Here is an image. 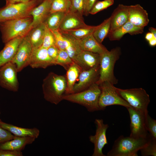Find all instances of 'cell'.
I'll return each instance as SVG.
<instances>
[{"label": "cell", "mask_w": 156, "mask_h": 156, "mask_svg": "<svg viewBox=\"0 0 156 156\" xmlns=\"http://www.w3.org/2000/svg\"><path fill=\"white\" fill-rule=\"evenodd\" d=\"M32 49L29 41L25 37L23 38L11 61L16 66L17 72L29 65Z\"/></svg>", "instance_id": "7c38bea8"}, {"label": "cell", "mask_w": 156, "mask_h": 156, "mask_svg": "<svg viewBox=\"0 0 156 156\" xmlns=\"http://www.w3.org/2000/svg\"><path fill=\"white\" fill-rule=\"evenodd\" d=\"M55 45V41L53 34L46 26L43 43L41 47L47 49L50 47Z\"/></svg>", "instance_id": "e575fe53"}, {"label": "cell", "mask_w": 156, "mask_h": 156, "mask_svg": "<svg viewBox=\"0 0 156 156\" xmlns=\"http://www.w3.org/2000/svg\"><path fill=\"white\" fill-rule=\"evenodd\" d=\"M39 1L38 0H31L25 3L5 5L0 8V23L30 16V12Z\"/></svg>", "instance_id": "52a82bcc"}, {"label": "cell", "mask_w": 156, "mask_h": 156, "mask_svg": "<svg viewBox=\"0 0 156 156\" xmlns=\"http://www.w3.org/2000/svg\"><path fill=\"white\" fill-rule=\"evenodd\" d=\"M145 123L147 131L153 138L156 139V120L147 114L145 115Z\"/></svg>", "instance_id": "8d00e7d4"}, {"label": "cell", "mask_w": 156, "mask_h": 156, "mask_svg": "<svg viewBox=\"0 0 156 156\" xmlns=\"http://www.w3.org/2000/svg\"><path fill=\"white\" fill-rule=\"evenodd\" d=\"M29 65L33 68H46L55 64L48 55L47 49L40 47L33 49Z\"/></svg>", "instance_id": "5bb4252c"}, {"label": "cell", "mask_w": 156, "mask_h": 156, "mask_svg": "<svg viewBox=\"0 0 156 156\" xmlns=\"http://www.w3.org/2000/svg\"><path fill=\"white\" fill-rule=\"evenodd\" d=\"M128 21L135 26L144 28L149 22L148 14L140 4L129 5Z\"/></svg>", "instance_id": "9a60e30c"}, {"label": "cell", "mask_w": 156, "mask_h": 156, "mask_svg": "<svg viewBox=\"0 0 156 156\" xmlns=\"http://www.w3.org/2000/svg\"><path fill=\"white\" fill-rule=\"evenodd\" d=\"M36 139L30 136H15L12 140L0 144V149L21 151L27 145L31 144Z\"/></svg>", "instance_id": "603a6c76"}, {"label": "cell", "mask_w": 156, "mask_h": 156, "mask_svg": "<svg viewBox=\"0 0 156 156\" xmlns=\"http://www.w3.org/2000/svg\"><path fill=\"white\" fill-rule=\"evenodd\" d=\"M74 62L66 50H60L55 64L60 65L67 70Z\"/></svg>", "instance_id": "1f68e13d"}, {"label": "cell", "mask_w": 156, "mask_h": 156, "mask_svg": "<svg viewBox=\"0 0 156 156\" xmlns=\"http://www.w3.org/2000/svg\"><path fill=\"white\" fill-rule=\"evenodd\" d=\"M31 16L4 21L0 23L3 42L5 43L17 38H24L32 29Z\"/></svg>", "instance_id": "3957f363"}, {"label": "cell", "mask_w": 156, "mask_h": 156, "mask_svg": "<svg viewBox=\"0 0 156 156\" xmlns=\"http://www.w3.org/2000/svg\"><path fill=\"white\" fill-rule=\"evenodd\" d=\"M66 87V76L51 72L43 81L42 89L44 98L52 104L57 105L63 100Z\"/></svg>", "instance_id": "6da1fadb"}, {"label": "cell", "mask_w": 156, "mask_h": 156, "mask_svg": "<svg viewBox=\"0 0 156 156\" xmlns=\"http://www.w3.org/2000/svg\"><path fill=\"white\" fill-rule=\"evenodd\" d=\"M40 0H38V1H40Z\"/></svg>", "instance_id": "7dc6e473"}, {"label": "cell", "mask_w": 156, "mask_h": 156, "mask_svg": "<svg viewBox=\"0 0 156 156\" xmlns=\"http://www.w3.org/2000/svg\"><path fill=\"white\" fill-rule=\"evenodd\" d=\"M129 5L119 4L114 10L110 16L109 32L122 26L128 21Z\"/></svg>", "instance_id": "ac0fdd59"}, {"label": "cell", "mask_w": 156, "mask_h": 156, "mask_svg": "<svg viewBox=\"0 0 156 156\" xmlns=\"http://www.w3.org/2000/svg\"><path fill=\"white\" fill-rule=\"evenodd\" d=\"M114 0H104L96 2L90 11L89 14H94L107 9L114 4Z\"/></svg>", "instance_id": "836d02e7"}, {"label": "cell", "mask_w": 156, "mask_h": 156, "mask_svg": "<svg viewBox=\"0 0 156 156\" xmlns=\"http://www.w3.org/2000/svg\"><path fill=\"white\" fill-rule=\"evenodd\" d=\"M153 38H154L153 35L150 32L147 33L145 35V38L148 41H149Z\"/></svg>", "instance_id": "ee69618b"}, {"label": "cell", "mask_w": 156, "mask_h": 156, "mask_svg": "<svg viewBox=\"0 0 156 156\" xmlns=\"http://www.w3.org/2000/svg\"><path fill=\"white\" fill-rule=\"evenodd\" d=\"M100 55L92 52L82 51L75 58L74 61L82 70L99 67Z\"/></svg>", "instance_id": "2e32d148"}, {"label": "cell", "mask_w": 156, "mask_h": 156, "mask_svg": "<svg viewBox=\"0 0 156 156\" xmlns=\"http://www.w3.org/2000/svg\"><path fill=\"white\" fill-rule=\"evenodd\" d=\"M99 85L101 90L99 100L100 110L105 109L108 106L114 105L133 109L119 95L115 87L110 82L105 81Z\"/></svg>", "instance_id": "ba28073f"}, {"label": "cell", "mask_w": 156, "mask_h": 156, "mask_svg": "<svg viewBox=\"0 0 156 156\" xmlns=\"http://www.w3.org/2000/svg\"><path fill=\"white\" fill-rule=\"evenodd\" d=\"M0 126L15 136L19 137L30 136L36 139L38 137L40 131L37 128H26L18 127L3 122L0 119Z\"/></svg>", "instance_id": "cb8c5ba5"}, {"label": "cell", "mask_w": 156, "mask_h": 156, "mask_svg": "<svg viewBox=\"0 0 156 156\" xmlns=\"http://www.w3.org/2000/svg\"><path fill=\"white\" fill-rule=\"evenodd\" d=\"M31 0H5L6 5L19 3H25Z\"/></svg>", "instance_id": "7bdbcfd3"}, {"label": "cell", "mask_w": 156, "mask_h": 156, "mask_svg": "<svg viewBox=\"0 0 156 156\" xmlns=\"http://www.w3.org/2000/svg\"><path fill=\"white\" fill-rule=\"evenodd\" d=\"M51 31L54 36L55 45L60 50H65L64 38L59 29Z\"/></svg>", "instance_id": "74e56055"}, {"label": "cell", "mask_w": 156, "mask_h": 156, "mask_svg": "<svg viewBox=\"0 0 156 156\" xmlns=\"http://www.w3.org/2000/svg\"><path fill=\"white\" fill-rule=\"evenodd\" d=\"M96 0H84V15H87L91 9Z\"/></svg>", "instance_id": "b9f144b4"}, {"label": "cell", "mask_w": 156, "mask_h": 156, "mask_svg": "<svg viewBox=\"0 0 156 156\" xmlns=\"http://www.w3.org/2000/svg\"><path fill=\"white\" fill-rule=\"evenodd\" d=\"M71 6L69 11L81 17L84 15V0H70Z\"/></svg>", "instance_id": "d590c367"}, {"label": "cell", "mask_w": 156, "mask_h": 156, "mask_svg": "<svg viewBox=\"0 0 156 156\" xmlns=\"http://www.w3.org/2000/svg\"><path fill=\"white\" fill-rule=\"evenodd\" d=\"M94 122L96 126L95 134L89 137L90 141L94 144L92 156H105L103 153L102 149L108 144L106 133L109 125L105 124L102 119H96Z\"/></svg>", "instance_id": "8fae6325"}, {"label": "cell", "mask_w": 156, "mask_h": 156, "mask_svg": "<svg viewBox=\"0 0 156 156\" xmlns=\"http://www.w3.org/2000/svg\"><path fill=\"white\" fill-rule=\"evenodd\" d=\"M23 38H15L5 44L4 47L0 51V67L12 61Z\"/></svg>", "instance_id": "d6986e66"}, {"label": "cell", "mask_w": 156, "mask_h": 156, "mask_svg": "<svg viewBox=\"0 0 156 156\" xmlns=\"http://www.w3.org/2000/svg\"><path fill=\"white\" fill-rule=\"evenodd\" d=\"M101 92L99 85L95 83L82 91L64 95L62 99L83 106L92 112L100 110L99 100Z\"/></svg>", "instance_id": "277c9868"}, {"label": "cell", "mask_w": 156, "mask_h": 156, "mask_svg": "<svg viewBox=\"0 0 156 156\" xmlns=\"http://www.w3.org/2000/svg\"><path fill=\"white\" fill-rule=\"evenodd\" d=\"M97 27V26H91L88 25L86 27L66 31H62L70 34L75 39L78 40L82 39L88 35L93 33Z\"/></svg>", "instance_id": "f546056e"}, {"label": "cell", "mask_w": 156, "mask_h": 156, "mask_svg": "<svg viewBox=\"0 0 156 156\" xmlns=\"http://www.w3.org/2000/svg\"><path fill=\"white\" fill-rule=\"evenodd\" d=\"M66 14L62 12L50 14L44 23L47 27L51 31L59 29Z\"/></svg>", "instance_id": "83f0119b"}, {"label": "cell", "mask_w": 156, "mask_h": 156, "mask_svg": "<svg viewBox=\"0 0 156 156\" xmlns=\"http://www.w3.org/2000/svg\"><path fill=\"white\" fill-rule=\"evenodd\" d=\"M46 27L44 22L42 23L32 29L25 37L33 49L41 47Z\"/></svg>", "instance_id": "d4e9b609"}, {"label": "cell", "mask_w": 156, "mask_h": 156, "mask_svg": "<svg viewBox=\"0 0 156 156\" xmlns=\"http://www.w3.org/2000/svg\"><path fill=\"white\" fill-rule=\"evenodd\" d=\"M77 40L82 51H90L100 55L108 50L104 46L95 39L92 33Z\"/></svg>", "instance_id": "7402d4cb"}, {"label": "cell", "mask_w": 156, "mask_h": 156, "mask_svg": "<svg viewBox=\"0 0 156 156\" xmlns=\"http://www.w3.org/2000/svg\"><path fill=\"white\" fill-rule=\"evenodd\" d=\"M70 6V0H53L50 14L57 12L66 13L69 11Z\"/></svg>", "instance_id": "4dcf8cb0"}, {"label": "cell", "mask_w": 156, "mask_h": 156, "mask_svg": "<svg viewBox=\"0 0 156 156\" xmlns=\"http://www.w3.org/2000/svg\"><path fill=\"white\" fill-rule=\"evenodd\" d=\"M60 50L55 45L51 46L47 49L48 54L54 61V64L55 61L58 55Z\"/></svg>", "instance_id": "ab89813d"}, {"label": "cell", "mask_w": 156, "mask_h": 156, "mask_svg": "<svg viewBox=\"0 0 156 156\" xmlns=\"http://www.w3.org/2000/svg\"><path fill=\"white\" fill-rule=\"evenodd\" d=\"M17 71L15 65L11 62L0 67V86L10 91L17 92L19 83Z\"/></svg>", "instance_id": "9c48e42d"}, {"label": "cell", "mask_w": 156, "mask_h": 156, "mask_svg": "<svg viewBox=\"0 0 156 156\" xmlns=\"http://www.w3.org/2000/svg\"><path fill=\"white\" fill-rule=\"evenodd\" d=\"M115 89L119 95L133 109L146 114L148 113V107L150 102L149 95L142 88L124 89Z\"/></svg>", "instance_id": "8992f818"}, {"label": "cell", "mask_w": 156, "mask_h": 156, "mask_svg": "<svg viewBox=\"0 0 156 156\" xmlns=\"http://www.w3.org/2000/svg\"><path fill=\"white\" fill-rule=\"evenodd\" d=\"M110 17L97 25L92 33L94 38L100 43H101L108 35L110 30Z\"/></svg>", "instance_id": "f1b7e54d"}, {"label": "cell", "mask_w": 156, "mask_h": 156, "mask_svg": "<svg viewBox=\"0 0 156 156\" xmlns=\"http://www.w3.org/2000/svg\"><path fill=\"white\" fill-rule=\"evenodd\" d=\"M60 31L64 38L65 50L70 57L74 60L76 56L82 51L77 40L70 34Z\"/></svg>", "instance_id": "4316f807"}, {"label": "cell", "mask_w": 156, "mask_h": 156, "mask_svg": "<svg viewBox=\"0 0 156 156\" xmlns=\"http://www.w3.org/2000/svg\"><path fill=\"white\" fill-rule=\"evenodd\" d=\"M21 151L10 150H3L0 149V156H22Z\"/></svg>", "instance_id": "60d3db41"}, {"label": "cell", "mask_w": 156, "mask_h": 156, "mask_svg": "<svg viewBox=\"0 0 156 156\" xmlns=\"http://www.w3.org/2000/svg\"><path fill=\"white\" fill-rule=\"evenodd\" d=\"M15 136L0 126V144L13 139Z\"/></svg>", "instance_id": "f35d334b"}, {"label": "cell", "mask_w": 156, "mask_h": 156, "mask_svg": "<svg viewBox=\"0 0 156 156\" xmlns=\"http://www.w3.org/2000/svg\"><path fill=\"white\" fill-rule=\"evenodd\" d=\"M144 28L135 26L129 21L116 29L109 32L107 36L110 41L119 40L126 34L131 35L141 34Z\"/></svg>", "instance_id": "ffe728a7"}, {"label": "cell", "mask_w": 156, "mask_h": 156, "mask_svg": "<svg viewBox=\"0 0 156 156\" xmlns=\"http://www.w3.org/2000/svg\"><path fill=\"white\" fill-rule=\"evenodd\" d=\"M121 53L120 48L117 47L100 55L99 76L96 83L99 85L105 81H109L114 85L118 83V80L114 74V68Z\"/></svg>", "instance_id": "5b68a950"}, {"label": "cell", "mask_w": 156, "mask_h": 156, "mask_svg": "<svg viewBox=\"0 0 156 156\" xmlns=\"http://www.w3.org/2000/svg\"><path fill=\"white\" fill-rule=\"evenodd\" d=\"M126 108L129 112L131 121L130 136L135 138L147 137L149 133H148L145 126V115L147 114L130 107Z\"/></svg>", "instance_id": "30bf717a"}, {"label": "cell", "mask_w": 156, "mask_h": 156, "mask_svg": "<svg viewBox=\"0 0 156 156\" xmlns=\"http://www.w3.org/2000/svg\"><path fill=\"white\" fill-rule=\"evenodd\" d=\"M99 67L82 70L78 77V82L74 86V93L86 90L96 83L99 77Z\"/></svg>", "instance_id": "4fadbf2b"}, {"label": "cell", "mask_w": 156, "mask_h": 156, "mask_svg": "<svg viewBox=\"0 0 156 156\" xmlns=\"http://www.w3.org/2000/svg\"><path fill=\"white\" fill-rule=\"evenodd\" d=\"M52 0H44L40 5L31 10L30 15L33 18L31 24L32 28L44 22L50 14Z\"/></svg>", "instance_id": "e0dca14e"}, {"label": "cell", "mask_w": 156, "mask_h": 156, "mask_svg": "<svg viewBox=\"0 0 156 156\" xmlns=\"http://www.w3.org/2000/svg\"><path fill=\"white\" fill-rule=\"evenodd\" d=\"M135 138L130 136H119L114 142L107 156H138V152L146 145L151 137Z\"/></svg>", "instance_id": "7a4b0ae2"}, {"label": "cell", "mask_w": 156, "mask_h": 156, "mask_svg": "<svg viewBox=\"0 0 156 156\" xmlns=\"http://www.w3.org/2000/svg\"><path fill=\"white\" fill-rule=\"evenodd\" d=\"M66 70V77L67 87L65 94L74 93V86L82 69L79 65L75 62Z\"/></svg>", "instance_id": "484cf974"}, {"label": "cell", "mask_w": 156, "mask_h": 156, "mask_svg": "<svg viewBox=\"0 0 156 156\" xmlns=\"http://www.w3.org/2000/svg\"><path fill=\"white\" fill-rule=\"evenodd\" d=\"M140 151L142 156H156V139L151 137L146 144Z\"/></svg>", "instance_id": "d6a6232c"}, {"label": "cell", "mask_w": 156, "mask_h": 156, "mask_svg": "<svg viewBox=\"0 0 156 156\" xmlns=\"http://www.w3.org/2000/svg\"><path fill=\"white\" fill-rule=\"evenodd\" d=\"M148 29L150 32L153 34L154 37L156 38V29L153 27H151L149 28Z\"/></svg>", "instance_id": "f6af8a7d"}, {"label": "cell", "mask_w": 156, "mask_h": 156, "mask_svg": "<svg viewBox=\"0 0 156 156\" xmlns=\"http://www.w3.org/2000/svg\"><path fill=\"white\" fill-rule=\"evenodd\" d=\"M0 114H1V112H0Z\"/></svg>", "instance_id": "c3c4849f"}, {"label": "cell", "mask_w": 156, "mask_h": 156, "mask_svg": "<svg viewBox=\"0 0 156 156\" xmlns=\"http://www.w3.org/2000/svg\"><path fill=\"white\" fill-rule=\"evenodd\" d=\"M88 25L84 23L82 17L69 11L66 13L59 29L65 31L86 27Z\"/></svg>", "instance_id": "44dd1931"}, {"label": "cell", "mask_w": 156, "mask_h": 156, "mask_svg": "<svg viewBox=\"0 0 156 156\" xmlns=\"http://www.w3.org/2000/svg\"><path fill=\"white\" fill-rule=\"evenodd\" d=\"M148 42L149 45L151 46L154 47L156 45V38H153Z\"/></svg>", "instance_id": "bcb514c9"}]
</instances>
